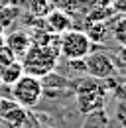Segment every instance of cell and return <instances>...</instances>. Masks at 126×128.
<instances>
[{
	"label": "cell",
	"instance_id": "cell-4",
	"mask_svg": "<svg viewBox=\"0 0 126 128\" xmlns=\"http://www.w3.org/2000/svg\"><path fill=\"white\" fill-rule=\"evenodd\" d=\"M93 51V42L81 30H67L59 36V55L69 59H83Z\"/></svg>",
	"mask_w": 126,
	"mask_h": 128
},
{
	"label": "cell",
	"instance_id": "cell-8",
	"mask_svg": "<svg viewBox=\"0 0 126 128\" xmlns=\"http://www.w3.org/2000/svg\"><path fill=\"white\" fill-rule=\"evenodd\" d=\"M24 75V67H22V61L16 59L10 65H6L4 69H0V85H6V87H12L16 81Z\"/></svg>",
	"mask_w": 126,
	"mask_h": 128
},
{
	"label": "cell",
	"instance_id": "cell-13",
	"mask_svg": "<svg viewBox=\"0 0 126 128\" xmlns=\"http://www.w3.org/2000/svg\"><path fill=\"white\" fill-rule=\"evenodd\" d=\"M18 16H20V8L16 4H10L8 8L0 10V24H2V28H8V24H12Z\"/></svg>",
	"mask_w": 126,
	"mask_h": 128
},
{
	"label": "cell",
	"instance_id": "cell-10",
	"mask_svg": "<svg viewBox=\"0 0 126 128\" xmlns=\"http://www.w3.org/2000/svg\"><path fill=\"white\" fill-rule=\"evenodd\" d=\"M87 28H89V30L85 34L89 36V40H91L93 44H102V42L106 40V36H108V28H106L104 22H89Z\"/></svg>",
	"mask_w": 126,
	"mask_h": 128
},
{
	"label": "cell",
	"instance_id": "cell-11",
	"mask_svg": "<svg viewBox=\"0 0 126 128\" xmlns=\"http://www.w3.org/2000/svg\"><path fill=\"white\" fill-rule=\"evenodd\" d=\"M28 8L34 16L44 18L55 8V4H53V0H28Z\"/></svg>",
	"mask_w": 126,
	"mask_h": 128
},
{
	"label": "cell",
	"instance_id": "cell-20",
	"mask_svg": "<svg viewBox=\"0 0 126 128\" xmlns=\"http://www.w3.org/2000/svg\"><path fill=\"white\" fill-rule=\"evenodd\" d=\"M10 4H14V0H0V10H4V8H8Z\"/></svg>",
	"mask_w": 126,
	"mask_h": 128
},
{
	"label": "cell",
	"instance_id": "cell-15",
	"mask_svg": "<svg viewBox=\"0 0 126 128\" xmlns=\"http://www.w3.org/2000/svg\"><path fill=\"white\" fill-rule=\"evenodd\" d=\"M79 2H81V0H53L55 8H59V10L67 12V14H71L73 10H77V8H79Z\"/></svg>",
	"mask_w": 126,
	"mask_h": 128
},
{
	"label": "cell",
	"instance_id": "cell-14",
	"mask_svg": "<svg viewBox=\"0 0 126 128\" xmlns=\"http://www.w3.org/2000/svg\"><path fill=\"white\" fill-rule=\"evenodd\" d=\"M16 59H18V57H16L14 53L6 48L4 44H0V69H4L6 65H10L12 61H16Z\"/></svg>",
	"mask_w": 126,
	"mask_h": 128
},
{
	"label": "cell",
	"instance_id": "cell-7",
	"mask_svg": "<svg viewBox=\"0 0 126 128\" xmlns=\"http://www.w3.org/2000/svg\"><path fill=\"white\" fill-rule=\"evenodd\" d=\"M44 20H46L47 30H49L51 34H55V36H61L63 32L71 30V26H73L71 16H69L67 12L59 10V8H53L47 16H44Z\"/></svg>",
	"mask_w": 126,
	"mask_h": 128
},
{
	"label": "cell",
	"instance_id": "cell-5",
	"mask_svg": "<svg viewBox=\"0 0 126 128\" xmlns=\"http://www.w3.org/2000/svg\"><path fill=\"white\" fill-rule=\"evenodd\" d=\"M116 71V65L114 59L106 55V53H100V51H91L87 57H85V75L93 77L98 81H106L114 75Z\"/></svg>",
	"mask_w": 126,
	"mask_h": 128
},
{
	"label": "cell",
	"instance_id": "cell-1",
	"mask_svg": "<svg viewBox=\"0 0 126 128\" xmlns=\"http://www.w3.org/2000/svg\"><path fill=\"white\" fill-rule=\"evenodd\" d=\"M59 57V42L49 44V46H40V44H32V48L26 51V55L20 59L24 73L34 75V77H44L47 73H51L57 65Z\"/></svg>",
	"mask_w": 126,
	"mask_h": 128
},
{
	"label": "cell",
	"instance_id": "cell-22",
	"mask_svg": "<svg viewBox=\"0 0 126 128\" xmlns=\"http://www.w3.org/2000/svg\"><path fill=\"white\" fill-rule=\"evenodd\" d=\"M0 98H2V96H0Z\"/></svg>",
	"mask_w": 126,
	"mask_h": 128
},
{
	"label": "cell",
	"instance_id": "cell-3",
	"mask_svg": "<svg viewBox=\"0 0 126 128\" xmlns=\"http://www.w3.org/2000/svg\"><path fill=\"white\" fill-rule=\"evenodd\" d=\"M44 96V83L40 77L24 73L12 85V98L24 108H36Z\"/></svg>",
	"mask_w": 126,
	"mask_h": 128
},
{
	"label": "cell",
	"instance_id": "cell-2",
	"mask_svg": "<svg viewBox=\"0 0 126 128\" xmlns=\"http://www.w3.org/2000/svg\"><path fill=\"white\" fill-rule=\"evenodd\" d=\"M73 91H75V102H77L79 112L89 114V112H93V110L104 108L106 87L100 85L98 79L85 77V79L77 81V83L73 85Z\"/></svg>",
	"mask_w": 126,
	"mask_h": 128
},
{
	"label": "cell",
	"instance_id": "cell-21",
	"mask_svg": "<svg viewBox=\"0 0 126 128\" xmlns=\"http://www.w3.org/2000/svg\"><path fill=\"white\" fill-rule=\"evenodd\" d=\"M4 42V28H2V24H0V44Z\"/></svg>",
	"mask_w": 126,
	"mask_h": 128
},
{
	"label": "cell",
	"instance_id": "cell-19",
	"mask_svg": "<svg viewBox=\"0 0 126 128\" xmlns=\"http://www.w3.org/2000/svg\"><path fill=\"white\" fill-rule=\"evenodd\" d=\"M91 2H93V6H104V8L112 4V0H91Z\"/></svg>",
	"mask_w": 126,
	"mask_h": 128
},
{
	"label": "cell",
	"instance_id": "cell-12",
	"mask_svg": "<svg viewBox=\"0 0 126 128\" xmlns=\"http://www.w3.org/2000/svg\"><path fill=\"white\" fill-rule=\"evenodd\" d=\"M112 38L120 48H126V14L112 24Z\"/></svg>",
	"mask_w": 126,
	"mask_h": 128
},
{
	"label": "cell",
	"instance_id": "cell-9",
	"mask_svg": "<svg viewBox=\"0 0 126 128\" xmlns=\"http://www.w3.org/2000/svg\"><path fill=\"white\" fill-rule=\"evenodd\" d=\"M106 126H108V116H106L104 108H100V110H93L85 114V122L81 128H106Z\"/></svg>",
	"mask_w": 126,
	"mask_h": 128
},
{
	"label": "cell",
	"instance_id": "cell-17",
	"mask_svg": "<svg viewBox=\"0 0 126 128\" xmlns=\"http://www.w3.org/2000/svg\"><path fill=\"white\" fill-rule=\"evenodd\" d=\"M116 118L120 120L122 126H126V100L120 102V106H118V110H116Z\"/></svg>",
	"mask_w": 126,
	"mask_h": 128
},
{
	"label": "cell",
	"instance_id": "cell-18",
	"mask_svg": "<svg viewBox=\"0 0 126 128\" xmlns=\"http://www.w3.org/2000/svg\"><path fill=\"white\" fill-rule=\"evenodd\" d=\"M114 65H118V67H126V48H120L118 55H116V61H114Z\"/></svg>",
	"mask_w": 126,
	"mask_h": 128
},
{
	"label": "cell",
	"instance_id": "cell-16",
	"mask_svg": "<svg viewBox=\"0 0 126 128\" xmlns=\"http://www.w3.org/2000/svg\"><path fill=\"white\" fill-rule=\"evenodd\" d=\"M110 8L114 10V14H126V0H112Z\"/></svg>",
	"mask_w": 126,
	"mask_h": 128
},
{
	"label": "cell",
	"instance_id": "cell-6",
	"mask_svg": "<svg viewBox=\"0 0 126 128\" xmlns=\"http://www.w3.org/2000/svg\"><path fill=\"white\" fill-rule=\"evenodd\" d=\"M6 48L14 53L18 59H22L26 55V51L32 48V36L26 32H12L8 36H4V42H2Z\"/></svg>",
	"mask_w": 126,
	"mask_h": 128
}]
</instances>
